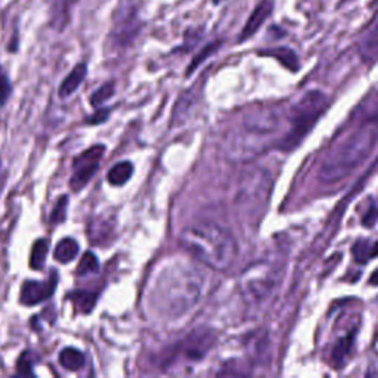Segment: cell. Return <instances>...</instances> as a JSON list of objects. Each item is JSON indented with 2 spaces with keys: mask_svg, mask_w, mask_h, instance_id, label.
Listing matches in <instances>:
<instances>
[{
  "mask_svg": "<svg viewBox=\"0 0 378 378\" xmlns=\"http://www.w3.org/2000/svg\"><path fill=\"white\" fill-rule=\"evenodd\" d=\"M378 147V97L360 105L325 151L318 169L322 184L344 180L365 163Z\"/></svg>",
  "mask_w": 378,
  "mask_h": 378,
  "instance_id": "obj_1",
  "label": "cell"
},
{
  "mask_svg": "<svg viewBox=\"0 0 378 378\" xmlns=\"http://www.w3.org/2000/svg\"><path fill=\"white\" fill-rule=\"evenodd\" d=\"M287 116L281 108L263 107L247 113L228 135L227 152L234 161L248 163L283 141ZM287 132V130H285Z\"/></svg>",
  "mask_w": 378,
  "mask_h": 378,
  "instance_id": "obj_2",
  "label": "cell"
},
{
  "mask_svg": "<svg viewBox=\"0 0 378 378\" xmlns=\"http://www.w3.org/2000/svg\"><path fill=\"white\" fill-rule=\"evenodd\" d=\"M179 244L195 260L217 272H228L238 259V244L234 235L216 223H198L187 228Z\"/></svg>",
  "mask_w": 378,
  "mask_h": 378,
  "instance_id": "obj_3",
  "label": "cell"
},
{
  "mask_svg": "<svg viewBox=\"0 0 378 378\" xmlns=\"http://www.w3.org/2000/svg\"><path fill=\"white\" fill-rule=\"evenodd\" d=\"M327 108L328 100L324 93L319 90L307 92L300 101L290 108L287 114V133L279 142L278 149L285 152L296 149Z\"/></svg>",
  "mask_w": 378,
  "mask_h": 378,
  "instance_id": "obj_4",
  "label": "cell"
},
{
  "mask_svg": "<svg viewBox=\"0 0 378 378\" xmlns=\"http://www.w3.org/2000/svg\"><path fill=\"white\" fill-rule=\"evenodd\" d=\"M271 179L268 173L260 169L250 170L241 180L238 191V208L240 213L250 222H256L262 216L264 207L268 205L271 194Z\"/></svg>",
  "mask_w": 378,
  "mask_h": 378,
  "instance_id": "obj_5",
  "label": "cell"
},
{
  "mask_svg": "<svg viewBox=\"0 0 378 378\" xmlns=\"http://www.w3.org/2000/svg\"><path fill=\"white\" fill-rule=\"evenodd\" d=\"M203 275L192 268L177 269L169 278L167 294H169L170 309L182 313L191 311L203 296Z\"/></svg>",
  "mask_w": 378,
  "mask_h": 378,
  "instance_id": "obj_6",
  "label": "cell"
},
{
  "mask_svg": "<svg viewBox=\"0 0 378 378\" xmlns=\"http://www.w3.org/2000/svg\"><path fill=\"white\" fill-rule=\"evenodd\" d=\"M281 269L269 260L250 264L241 275V290L245 296L255 303L268 299L279 283Z\"/></svg>",
  "mask_w": 378,
  "mask_h": 378,
  "instance_id": "obj_7",
  "label": "cell"
},
{
  "mask_svg": "<svg viewBox=\"0 0 378 378\" xmlns=\"http://www.w3.org/2000/svg\"><path fill=\"white\" fill-rule=\"evenodd\" d=\"M216 343V332L210 328L201 327L192 330L184 340H180L170 352L164 356V365L170 367L180 362H200L203 360Z\"/></svg>",
  "mask_w": 378,
  "mask_h": 378,
  "instance_id": "obj_8",
  "label": "cell"
},
{
  "mask_svg": "<svg viewBox=\"0 0 378 378\" xmlns=\"http://www.w3.org/2000/svg\"><path fill=\"white\" fill-rule=\"evenodd\" d=\"M105 152V145H93L83 151L73 161V175L69 179V188L74 192L85 188L93 175L100 169V163Z\"/></svg>",
  "mask_w": 378,
  "mask_h": 378,
  "instance_id": "obj_9",
  "label": "cell"
},
{
  "mask_svg": "<svg viewBox=\"0 0 378 378\" xmlns=\"http://www.w3.org/2000/svg\"><path fill=\"white\" fill-rule=\"evenodd\" d=\"M141 29V21L137 17V11L133 5H120L114 13L113 20V36L117 45L126 46L137 36Z\"/></svg>",
  "mask_w": 378,
  "mask_h": 378,
  "instance_id": "obj_10",
  "label": "cell"
},
{
  "mask_svg": "<svg viewBox=\"0 0 378 378\" xmlns=\"http://www.w3.org/2000/svg\"><path fill=\"white\" fill-rule=\"evenodd\" d=\"M58 275L57 271H52L50 278L46 281H25L21 287V303L25 306H34L50 299L57 290Z\"/></svg>",
  "mask_w": 378,
  "mask_h": 378,
  "instance_id": "obj_11",
  "label": "cell"
},
{
  "mask_svg": "<svg viewBox=\"0 0 378 378\" xmlns=\"http://www.w3.org/2000/svg\"><path fill=\"white\" fill-rule=\"evenodd\" d=\"M80 0H46L49 25L57 32H64L73 18L74 8Z\"/></svg>",
  "mask_w": 378,
  "mask_h": 378,
  "instance_id": "obj_12",
  "label": "cell"
},
{
  "mask_svg": "<svg viewBox=\"0 0 378 378\" xmlns=\"http://www.w3.org/2000/svg\"><path fill=\"white\" fill-rule=\"evenodd\" d=\"M272 11L274 5L271 0H262V2H259L257 6L253 9V12L250 13L245 25L243 27V32L240 37H238V41H245L251 36H255L260 30V27L266 22V20L271 17Z\"/></svg>",
  "mask_w": 378,
  "mask_h": 378,
  "instance_id": "obj_13",
  "label": "cell"
},
{
  "mask_svg": "<svg viewBox=\"0 0 378 378\" xmlns=\"http://www.w3.org/2000/svg\"><path fill=\"white\" fill-rule=\"evenodd\" d=\"M359 53L363 61H378V17L370 27V30L362 36L359 43Z\"/></svg>",
  "mask_w": 378,
  "mask_h": 378,
  "instance_id": "obj_14",
  "label": "cell"
},
{
  "mask_svg": "<svg viewBox=\"0 0 378 378\" xmlns=\"http://www.w3.org/2000/svg\"><path fill=\"white\" fill-rule=\"evenodd\" d=\"M88 74V64L86 62H80L77 64L73 69H72V73H69L64 81L61 83V86H60V96L61 97H68V96H72L79 88L80 85L83 83V80H85Z\"/></svg>",
  "mask_w": 378,
  "mask_h": 378,
  "instance_id": "obj_15",
  "label": "cell"
},
{
  "mask_svg": "<svg viewBox=\"0 0 378 378\" xmlns=\"http://www.w3.org/2000/svg\"><path fill=\"white\" fill-rule=\"evenodd\" d=\"M97 297H100V291L95 290H76L68 294V299L73 302L76 311L85 315L95 309Z\"/></svg>",
  "mask_w": 378,
  "mask_h": 378,
  "instance_id": "obj_16",
  "label": "cell"
},
{
  "mask_svg": "<svg viewBox=\"0 0 378 378\" xmlns=\"http://www.w3.org/2000/svg\"><path fill=\"white\" fill-rule=\"evenodd\" d=\"M79 250H80L79 243L74 240V238H64V240H61L57 244V247H55L53 257L57 262L67 264L77 257Z\"/></svg>",
  "mask_w": 378,
  "mask_h": 378,
  "instance_id": "obj_17",
  "label": "cell"
},
{
  "mask_svg": "<svg viewBox=\"0 0 378 378\" xmlns=\"http://www.w3.org/2000/svg\"><path fill=\"white\" fill-rule=\"evenodd\" d=\"M353 339H355V332L346 335V337L340 339L337 343H335L332 353H331L334 368H343V365L347 362V358L350 355V350H352Z\"/></svg>",
  "mask_w": 378,
  "mask_h": 378,
  "instance_id": "obj_18",
  "label": "cell"
},
{
  "mask_svg": "<svg viewBox=\"0 0 378 378\" xmlns=\"http://www.w3.org/2000/svg\"><path fill=\"white\" fill-rule=\"evenodd\" d=\"M85 355L76 347H65L60 353V363L68 371H80L85 367Z\"/></svg>",
  "mask_w": 378,
  "mask_h": 378,
  "instance_id": "obj_19",
  "label": "cell"
},
{
  "mask_svg": "<svg viewBox=\"0 0 378 378\" xmlns=\"http://www.w3.org/2000/svg\"><path fill=\"white\" fill-rule=\"evenodd\" d=\"M113 236V227L108 222L95 219L89 227V240L95 245H105L108 241L107 238Z\"/></svg>",
  "mask_w": 378,
  "mask_h": 378,
  "instance_id": "obj_20",
  "label": "cell"
},
{
  "mask_svg": "<svg viewBox=\"0 0 378 378\" xmlns=\"http://www.w3.org/2000/svg\"><path fill=\"white\" fill-rule=\"evenodd\" d=\"M262 55H266V57H272V58L278 60L285 68L291 69V72H297L299 69V65H300L299 58L291 49L275 48V49H268V50L262 52Z\"/></svg>",
  "mask_w": 378,
  "mask_h": 378,
  "instance_id": "obj_21",
  "label": "cell"
},
{
  "mask_svg": "<svg viewBox=\"0 0 378 378\" xmlns=\"http://www.w3.org/2000/svg\"><path fill=\"white\" fill-rule=\"evenodd\" d=\"M353 256L358 263L365 264L374 257H378V241L359 240L353 245Z\"/></svg>",
  "mask_w": 378,
  "mask_h": 378,
  "instance_id": "obj_22",
  "label": "cell"
},
{
  "mask_svg": "<svg viewBox=\"0 0 378 378\" xmlns=\"http://www.w3.org/2000/svg\"><path fill=\"white\" fill-rule=\"evenodd\" d=\"M133 175V164L129 161H121L116 164L113 169L108 172V182L114 187H123Z\"/></svg>",
  "mask_w": 378,
  "mask_h": 378,
  "instance_id": "obj_23",
  "label": "cell"
},
{
  "mask_svg": "<svg viewBox=\"0 0 378 378\" xmlns=\"http://www.w3.org/2000/svg\"><path fill=\"white\" fill-rule=\"evenodd\" d=\"M49 251V240L46 238H40L34 244L30 255V268L34 271H41L45 268L46 256Z\"/></svg>",
  "mask_w": 378,
  "mask_h": 378,
  "instance_id": "obj_24",
  "label": "cell"
},
{
  "mask_svg": "<svg viewBox=\"0 0 378 378\" xmlns=\"http://www.w3.org/2000/svg\"><path fill=\"white\" fill-rule=\"evenodd\" d=\"M97 271H100V262H97V257L92 253V251H88V253L83 255L81 260L79 262L76 268V275L85 276L89 274H96Z\"/></svg>",
  "mask_w": 378,
  "mask_h": 378,
  "instance_id": "obj_25",
  "label": "cell"
},
{
  "mask_svg": "<svg viewBox=\"0 0 378 378\" xmlns=\"http://www.w3.org/2000/svg\"><path fill=\"white\" fill-rule=\"evenodd\" d=\"M36 362V355L32 350H25L21 353L18 362H17V374L18 375H33V367Z\"/></svg>",
  "mask_w": 378,
  "mask_h": 378,
  "instance_id": "obj_26",
  "label": "cell"
},
{
  "mask_svg": "<svg viewBox=\"0 0 378 378\" xmlns=\"http://www.w3.org/2000/svg\"><path fill=\"white\" fill-rule=\"evenodd\" d=\"M114 83H105L100 89L95 90L90 96V104L93 107H101L105 101H108L114 95Z\"/></svg>",
  "mask_w": 378,
  "mask_h": 378,
  "instance_id": "obj_27",
  "label": "cell"
},
{
  "mask_svg": "<svg viewBox=\"0 0 378 378\" xmlns=\"http://www.w3.org/2000/svg\"><path fill=\"white\" fill-rule=\"evenodd\" d=\"M67 207H68V197L67 195H62L58 200L57 205L53 207L52 215L49 217V222L52 225H58V223H62L67 219Z\"/></svg>",
  "mask_w": 378,
  "mask_h": 378,
  "instance_id": "obj_28",
  "label": "cell"
},
{
  "mask_svg": "<svg viewBox=\"0 0 378 378\" xmlns=\"http://www.w3.org/2000/svg\"><path fill=\"white\" fill-rule=\"evenodd\" d=\"M11 93H12V83L8 74L5 73L4 67L0 65V107H4L6 104Z\"/></svg>",
  "mask_w": 378,
  "mask_h": 378,
  "instance_id": "obj_29",
  "label": "cell"
},
{
  "mask_svg": "<svg viewBox=\"0 0 378 378\" xmlns=\"http://www.w3.org/2000/svg\"><path fill=\"white\" fill-rule=\"evenodd\" d=\"M217 48H220V41H219V40H217V41H213V43H210L208 46H205V48L200 52L198 57L195 58V60L191 62V65H189V68H188V74L192 73V69H194V68H197L205 58L210 57V55H213V53L217 50Z\"/></svg>",
  "mask_w": 378,
  "mask_h": 378,
  "instance_id": "obj_30",
  "label": "cell"
},
{
  "mask_svg": "<svg viewBox=\"0 0 378 378\" xmlns=\"http://www.w3.org/2000/svg\"><path fill=\"white\" fill-rule=\"evenodd\" d=\"M108 117H109V109H107V108H97L95 114H92V116L88 117L86 123L88 124H101V123L107 121Z\"/></svg>",
  "mask_w": 378,
  "mask_h": 378,
  "instance_id": "obj_31",
  "label": "cell"
},
{
  "mask_svg": "<svg viewBox=\"0 0 378 378\" xmlns=\"http://www.w3.org/2000/svg\"><path fill=\"white\" fill-rule=\"evenodd\" d=\"M6 179H8V170H6V167L2 164V161H0V194H2V191L5 188Z\"/></svg>",
  "mask_w": 378,
  "mask_h": 378,
  "instance_id": "obj_32",
  "label": "cell"
},
{
  "mask_svg": "<svg viewBox=\"0 0 378 378\" xmlns=\"http://www.w3.org/2000/svg\"><path fill=\"white\" fill-rule=\"evenodd\" d=\"M370 284H371V285H378V269H377V271L374 272V275L371 276Z\"/></svg>",
  "mask_w": 378,
  "mask_h": 378,
  "instance_id": "obj_33",
  "label": "cell"
},
{
  "mask_svg": "<svg viewBox=\"0 0 378 378\" xmlns=\"http://www.w3.org/2000/svg\"><path fill=\"white\" fill-rule=\"evenodd\" d=\"M0 374H4V368H2V362H0Z\"/></svg>",
  "mask_w": 378,
  "mask_h": 378,
  "instance_id": "obj_34",
  "label": "cell"
},
{
  "mask_svg": "<svg viewBox=\"0 0 378 378\" xmlns=\"http://www.w3.org/2000/svg\"><path fill=\"white\" fill-rule=\"evenodd\" d=\"M213 2H215V4H216V5H219V4H220V2H223V0H213Z\"/></svg>",
  "mask_w": 378,
  "mask_h": 378,
  "instance_id": "obj_35",
  "label": "cell"
},
{
  "mask_svg": "<svg viewBox=\"0 0 378 378\" xmlns=\"http://www.w3.org/2000/svg\"><path fill=\"white\" fill-rule=\"evenodd\" d=\"M343 2H347V0H343ZM349 2H352V0H349Z\"/></svg>",
  "mask_w": 378,
  "mask_h": 378,
  "instance_id": "obj_36",
  "label": "cell"
}]
</instances>
